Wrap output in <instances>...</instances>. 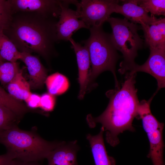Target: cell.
Wrapping results in <instances>:
<instances>
[{"label":"cell","instance_id":"8","mask_svg":"<svg viewBox=\"0 0 165 165\" xmlns=\"http://www.w3.org/2000/svg\"><path fill=\"white\" fill-rule=\"evenodd\" d=\"M76 0H62L59 20L56 24L58 41H69L73 33L82 28H89L81 20L77 11L69 8Z\"/></svg>","mask_w":165,"mask_h":165},{"label":"cell","instance_id":"24","mask_svg":"<svg viewBox=\"0 0 165 165\" xmlns=\"http://www.w3.org/2000/svg\"><path fill=\"white\" fill-rule=\"evenodd\" d=\"M12 14L8 0H0V23L5 27V29L11 21Z\"/></svg>","mask_w":165,"mask_h":165},{"label":"cell","instance_id":"27","mask_svg":"<svg viewBox=\"0 0 165 165\" xmlns=\"http://www.w3.org/2000/svg\"><path fill=\"white\" fill-rule=\"evenodd\" d=\"M14 160L7 152L0 155V165H14Z\"/></svg>","mask_w":165,"mask_h":165},{"label":"cell","instance_id":"15","mask_svg":"<svg viewBox=\"0 0 165 165\" xmlns=\"http://www.w3.org/2000/svg\"><path fill=\"white\" fill-rule=\"evenodd\" d=\"M144 33V45L165 50V19L160 18L150 25H141Z\"/></svg>","mask_w":165,"mask_h":165},{"label":"cell","instance_id":"13","mask_svg":"<svg viewBox=\"0 0 165 165\" xmlns=\"http://www.w3.org/2000/svg\"><path fill=\"white\" fill-rule=\"evenodd\" d=\"M20 53V60L27 66L29 74L30 88L35 89L42 87L47 77L46 69L37 57L29 53Z\"/></svg>","mask_w":165,"mask_h":165},{"label":"cell","instance_id":"2","mask_svg":"<svg viewBox=\"0 0 165 165\" xmlns=\"http://www.w3.org/2000/svg\"><path fill=\"white\" fill-rule=\"evenodd\" d=\"M56 19L36 13L16 12L3 32L20 52H35L47 58L58 41Z\"/></svg>","mask_w":165,"mask_h":165},{"label":"cell","instance_id":"23","mask_svg":"<svg viewBox=\"0 0 165 165\" xmlns=\"http://www.w3.org/2000/svg\"><path fill=\"white\" fill-rule=\"evenodd\" d=\"M137 3L151 16L165 15V0H137Z\"/></svg>","mask_w":165,"mask_h":165},{"label":"cell","instance_id":"28","mask_svg":"<svg viewBox=\"0 0 165 165\" xmlns=\"http://www.w3.org/2000/svg\"><path fill=\"white\" fill-rule=\"evenodd\" d=\"M36 162H25L14 160V165H40Z\"/></svg>","mask_w":165,"mask_h":165},{"label":"cell","instance_id":"25","mask_svg":"<svg viewBox=\"0 0 165 165\" xmlns=\"http://www.w3.org/2000/svg\"><path fill=\"white\" fill-rule=\"evenodd\" d=\"M55 103L54 95L45 93L41 96L40 107L46 111H51L53 109Z\"/></svg>","mask_w":165,"mask_h":165},{"label":"cell","instance_id":"17","mask_svg":"<svg viewBox=\"0 0 165 165\" xmlns=\"http://www.w3.org/2000/svg\"><path fill=\"white\" fill-rule=\"evenodd\" d=\"M7 88L8 93L19 100H25L31 93L30 84L23 76L21 70L7 85Z\"/></svg>","mask_w":165,"mask_h":165},{"label":"cell","instance_id":"18","mask_svg":"<svg viewBox=\"0 0 165 165\" xmlns=\"http://www.w3.org/2000/svg\"><path fill=\"white\" fill-rule=\"evenodd\" d=\"M45 83L48 93L54 96L64 94L69 86L68 78L58 72L47 77Z\"/></svg>","mask_w":165,"mask_h":165},{"label":"cell","instance_id":"31","mask_svg":"<svg viewBox=\"0 0 165 165\" xmlns=\"http://www.w3.org/2000/svg\"></svg>","mask_w":165,"mask_h":165},{"label":"cell","instance_id":"30","mask_svg":"<svg viewBox=\"0 0 165 165\" xmlns=\"http://www.w3.org/2000/svg\"><path fill=\"white\" fill-rule=\"evenodd\" d=\"M2 60H3L0 57V62H2Z\"/></svg>","mask_w":165,"mask_h":165},{"label":"cell","instance_id":"6","mask_svg":"<svg viewBox=\"0 0 165 165\" xmlns=\"http://www.w3.org/2000/svg\"><path fill=\"white\" fill-rule=\"evenodd\" d=\"M153 97L152 96L148 101L143 100L139 102L137 118L141 119L148 139L150 148L148 156L151 159L153 165H164L163 138L164 124L158 121L151 112L150 105Z\"/></svg>","mask_w":165,"mask_h":165},{"label":"cell","instance_id":"7","mask_svg":"<svg viewBox=\"0 0 165 165\" xmlns=\"http://www.w3.org/2000/svg\"><path fill=\"white\" fill-rule=\"evenodd\" d=\"M117 0H77L74 4L79 18L89 28L102 26L110 16L114 13L116 6L119 4Z\"/></svg>","mask_w":165,"mask_h":165},{"label":"cell","instance_id":"3","mask_svg":"<svg viewBox=\"0 0 165 165\" xmlns=\"http://www.w3.org/2000/svg\"><path fill=\"white\" fill-rule=\"evenodd\" d=\"M64 141H49L35 132L23 130L17 125L0 134V143L13 160L37 162L46 158L49 154Z\"/></svg>","mask_w":165,"mask_h":165},{"label":"cell","instance_id":"14","mask_svg":"<svg viewBox=\"0 0 165 165\" xmlns=\"http://www.w3.org/2000/svg\"><path fill=\"white\" fill-rule=\"evenodd\" d=\"M79 149L76 141H64L49 154L46 158L48 165H78L76 154Z\"/></svg>","mask_w":165,"mask_h":165},{"label":"cell","instance_id":"10","mask_svg":"<svg viewBox=\"0 0 165 165\" xmlns=\"http://www.w3.org/2000/svg\"><path fill=\"white\" fill-rule=\"evenodd\" d=\"M149 49L150 55L146 61L140 65L136 64L128 72L132 73L143 72L153 76L157 82L156 92L165 86V50Z\"/></svg>","mask_w":165,"mask_h":165},{"label":"cell","instance_id":"11","mask_svg":"<svg viewBox=\"0 0 165 165\" xmlns=\"http://www.w3.org/2000/svg\"><path fill=\"white\" fill-rule=\"evenodd\" d=\"M69 41L71 48L75 53L78 67V81L80 86L79 98L81 100L84 97L89 84V69L90 62L88 50L86 47L77 42L72 38Z\"/></svg>","mask_w":165,"mask_h":165},{"label":"cell","instance_id":"5","mask_svg":"<svg viewBox=\"0 0 165 165\" xmlns=\"http://www.w3.org/2000/svg\"><path fill=\"white\" fill-rule=\"evenodd\" d=\"M112 30V38L117 50L122 54L123 60L120 64L119 72L122 74L129 71L136 64L134 60L138 51L144 42L138 33L141 25L122 19L110 17L107 20Z\"/></svg>","mask_w":165,"mask_h":165},{"label":"cell","instance_id":"9","mask_svg":"<svg viewBox=\"0 0 165 165\" xmlns=\"http://www.w3.org/2000/svg\"><path fill=\"white\" fill-rule=\"evenodd\" d=\"M12 14L17 12L36 13L46 16L59 18L62 0H8Z\"/></svg>","mask_w":165,"mask_h":165},{"label":"cell","instance_id":"12","mask_svg":"<svg viewBox=\"0 0 165 165\" xmlns=\"http://www.w3.org/2000/svg\"><path fill=\"white\" fill-rule=\"evenodd\" d=\"M121 5L116 6L114 12L121 14L130 22L141 25H150L157 20L154 16H149L148 13L138 4L137 0H121Z\"/></svg>","mask_w":165,"mask_h":165},{"label":"cell","instance_id":"4","mask_svg":"<svg viewBox=\"0 0 165 165\" xmlns=\"http://www.w3.org/2000/svg\"><path fill=\"white\" fill-rule=\"evenodd\" d=\"M90 35L86 40L82 41L87 49L91 68L90 71L89 84L92 85L97 77L106 71L113 74L115 86L119 85L116 73V63L120 56L112 38L111 34L105 32L102 26L91 27Z\"/></svg>","mask_w":165,"mask_h":165},{"label":"cell","instance_id":"21","mask_svg":"<svg viewBox=\"0 0 165 165\" xmlns=\"http://www.w3.org/2000/svg\"><path fill=\"white\" fill-rule=\"evenodd\" d=\"M17 62H0V82L3 85H8L19 72Z\"/></svg>","mask_w":165,"mask_h":165},{"label":"cell","instance_id":"16","mask_svg":"<svg viewBox=\"0 0 165 165\" xmlns=\"http://www.w3.org/2000/svg\"><path fill=\"white\" fill-rule=\"evenodd\" d=\"M104 131V128L102 127L97 135H92L89 134L86 136L90 145L95 165H115L114 159L107 153L103 137Z\"/></svg>","mask_w":165,"mask_h":165},{"label":"cell","instance_id":"29","mask_svg":"<svg viewBox=\"0 0 165 165\" xmlns=\"http://www.w3.org/2000/svg\"><path fill=\"white\" fill-rule=\"evenodd\" d=\"M5 29V27L0 23V31H3Z\"/></svg>","mask_w":165,"mask_h":165},{"label":"cell","instance_id":"19","mask_svg":"<svg viewBox=\"0 0 165 165\" xmlns=\"http://www.w3.org/2000/svg\"><path fill=\"white\" fill-rule=\"evenodd\" d=\"M0 57L3 60L13 62H16L21 57L20 52L3 31H0Z\"/></svg>","mask_w":165,"mask_h":165},{"label":"cell","instance_id":"26","mask_svg":"<svg viewBox=\"0 0 165 165\" xmlns=\"http://www.w3.org/2000/svg\"><path fill=\"white\" fill-rule=\"evenodd\" d=\"M41 96L36 94L31 93L24 101L27 106L31 108L40 107Z\"/></svg>","mask_w":165,"mask_h":165},{"label":"cell","instance_id":"20","mask_svg":"<svg viewBox=\"0 0 165 165\" xmlns=\"http://www.w3.org/2000/svg\"><path fill=\"white\" fill-rule=\"evenodd\" d=\"M0 105L10 110L18 117L22 116L27 111L26 107L20 100L12 97L1 86Z\"/></svg>","mask_w":165,"mask_h":165},{"label":"cell","instance_id":"22","mask_svg":"<svg viewBox=\"0 0 165 165\" xmlns=\"http://www.w3.org/2000/svg\"><path fill=\"white\" fill-rule=\"evenodd\" d=\"M18 117L10 110L0 105V134L17 125Z\"/></svg>","mask_w":165,"mask_h":165},{"label":"cell","instance_id":"1","mask_svg":"<svg viewBox=\"0 0 165 165\" xmlns=\"http://www.w3.org/2000/svg\"><path fill=\"white\" fill-rule=\"evenodd\" d=\"M125 74L124 82L106 93L109 102L104 112L96 118L90 114L87 117L91 127H95L97 123L102 124L107 142L113 147L119 143L118 136L120 133L127 130L134 131L132 122L138 116L140 102L135 87L136 73L127 72Z\"/></svg>","mask_w":165,"mask_h":165}]
</instances>
